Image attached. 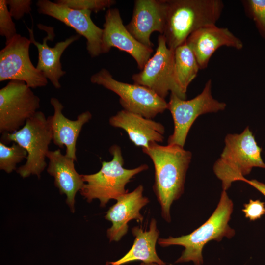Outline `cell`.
Masks as SVG:
<instances>
[{"label": "cell", "mask_w": 265, "mask_h": 265, "mask_svg": "<svg viewBox=\"0 0 265 265\" xmlns=\"http://www.w3.org/2000/svg\"><path fill=\"white\" fill-rule=\"evenodd\" d=\"M142 151L150 158L154 166L153 188L161 207V216L170 222L171 206L184 193L192 153L177 145H161L157 142L151 143Z\"/></svg>", "instance_id": "obj_1"}, {"label": "cell", "mask_w": 265, "mask_h": 265, "mask_svg": "<svg viewBox=\"0 0 265 265\" xmlns=\"http://www.w3.org/2000/svg\"><path fill=\"white\" fill-rule=\"evenodd\" d=\"M167 5L163 35L174 50L197 30L216 25L224 7L221 0H167Z\"/></svg>", "instance_id": "obj_2"}, {"label": "cell", "mask_w": 265, "mask_h": 265, "mask_svg": "<svg viewBox=\"0 0 265 265\" xmlns=\"http://www.w3.org/2000/svg\"><path fill=\"white\" fill-rule=\"evenodd\" d=\"M233 210V203L227 192L223 190L218 205L210 217L190 234L179 237L159 238L158 243L161 247L180 245L185 249L176 263L192 261L194 265L203 263L202 252L210 241H220L224 237L231 238L235 231L229 225Z\"/></svg>", "instance_id": "obj_3"}, {"label": "cell", "mask_w": 265, "mask_h": 265, "mask_svg": "<svg viewBox=\"0 0 265 265\" xmlns=\"http://www.w3.org/2000/svg\"><path fill=\"white\" fill-rule=\"evenodd\" d=\"M262 150L248 127L239 134L226 135L225 147L213 167L221 181L223 190L228 189L233 182L245 178L253 168L265 169Z\"/></svg>", "instance_id": "obj_4"}, {"label": "cell", "mask_w": 265, "mask_h": 265, "mask_svg": "<svg viewBox=\"0 0 265 265\" xmlns=\"http://www.w3.org/2000/svg\"><path fill=\"white\" fill-rule=\"evenodd\" d=\"M109 151L112 156V159L103 161L98 172L81 175L84 185L80 191V194L88 203L98 199L102 208L110 200H117L128 192L125 189L126 185L136 175L148 169L146 164L133 169H126L123 167L124 161L121 148L115 144Z\"/></svg>", "instance_id": "obj_5"}, {"label": "cell", "mask_w": 265, "mask_h": 265, "mask_svg": "<svg viewBox=\"0 0 265 265\" xmlns=\"http://www.w3.org/2000/svg\"><path fill=\"white\" fill-rule=\"evenodd\" d=\"M53 141L51 126L44 113L38 111L19 130L2 135L3 143L13 142L23 147L27 153L26 163L16 170L23 178L32 175L40 178L47 166L46 159L49 146Z\"/></svg>", "instance_id": "obj_6"}, {"label": "cell", "mask_w": 265, "mask_h": 265, "mask_svg": "<svg viewBox=\"0 0 265 265\" xmlns=\"http://www.w3.org/2000/svg\"><path fill=\"white\" fill-rule=\"evenodd\" d=\"M90 81L118 95L121 106L127 111L152 119L167 109V102L152 90L135 83L116 80L106 69L93 74Z\"/></svg>", "instance_id": "obj_7"}, {"label": "cell", "mask_w": 265, "mask_h": 265, "mask_svg": "<svg viewBox=\"0 0 265 265\" xmlns=\"http://www.w3.org/2000/svg\"><path fill=\"white\" fill-rule=\"evenodd\" d=\"M212 81L208 80L200 94L194 98L183 100L171 93L167 102V109L172 116L174 131L169 136L168 144L184 147L189 131L199 116L223 110L226 106L224 102L213 98L212 94Z\"/></svg>", "instance_id": "obj_8"}, {"label": "cell", "mask_w": 265, "mask_h": 265, "mask_svg": "<svg viewBox=\"0 0 265 265\" xmlns=\"http://www.w3.org/2000/svg\"><path fill=\"white\" fill-rule=\"evenodd\" d=\"M132 79L134 83L152 90L164 99L170 92L180 99L186 100V95L182 92L176 79L174 50L168 48L163 35L158 37L155 53Z\"/></svg>", "instance_id": "obj_9"}, {"label": "cell", "mask_w": 265, "mask_h": 265, "mask_svg": "<svg viewBox=\"0 0 265 265\" xmlns=\"http://www.w3.org/2000/svg\"><path fill=\"white\" fill-rule=\"evenodd\" d=\"M40 101L25 82L9 81L0 89V133L21 129L38 111Z\"/></svg>", "instance_id": "obj_10"}, {"label": "cell", "mask_w": 265, "mask_h": 265, "mask_svg": "<svg viewBox=\"0 0 265 265\" xmlns=\"http://www.w3.org/2000/svg\"><path fill=\"white\" fill-rule=\"evenodd\" d=\"M29 39L17 34L0 51V81L19 80L31 88L47 85L48 79L32 64Z\"/></svg>", "instance_id": "obj_11"}, {"label": "cell", "mask_w": 265, "mask_h": 265, "mask_svg": "<svg viewBox=\"0 0 265 265\" xmlns=\"http://www.w3.org/2000/svg\"><path fill=\"white\" fill-rule=\"evenodd\" d=\"M40 14L54 18L73 28L86 40V49L91 57L102 54L103 29L91 18V11L70 8L49 0H39L36 3Z\"/></svg>", "instance_id": "obj_12"}, {"label": "cell", "mask_w": 265, "mask_h": 265, "mask_svg": "<svg viewBox=\"0 0 265 265\" xmlns=\"http://www.w3.org/2000/svg\"><path fill=\"white\" fill-rule=\"evenodd\" d=\"M102 40V53H108L115 47L130 54L141 70L151 57L153 48L138 41L123 25L119 10L109 8L105 15Z\"/></svg>", "instance_id": "obj_13"}, {"label": "cell", "mask_w": 265, "mask_h": 265, "mask_svg": "<svg viewBox=\"0 0 265 265\" xmlns=\"http://www.w3.org/2000/svg\"><path fill=\"white\" fill-rule=\"evenodd\" d=\"M167 6V0H135L132 19L126 27L140 43L153 48L151 35L155 31L163 34Z\"/></svg>", "instance_id": "obj_14"}, {"label": "cell", "mask_w": 265, "mask_h": 265, "mask_svg": "<svg viewBox=\"0 0 265 265\" xmlns=\"http://www.w3.org/2000/svg\"><path fill=\"white\" fill-rule=\"evenodd\" d=\"M144 187L138 186L131 192L120 196L117 202L107 211L105 218L112 223L107 230V237L109 242H118L127 233L128 223L135 220L142 223L144 217L140 210L149 203V199L143 195Z\"/></svg>", "instance_id": "obj_15"}, {"label": "cell", "mask_w": 265, "mask_h": 265, "mask_svg": "<svg viewBox=\"0 0 265 265\" xmlns=\"http://www.w3.org/2000/svg\"><path fill=\"white\" fill-rule=\"evenodd\" d=\"M186 43L193 52L200 69H206L214 52L226 46L238 50L243 47L242 41L228 28L214 25L202 27L190 34Z\"/></svg>", "instance_id": "obj_16"}, {"label": "cell", "mask_w": 265, "mask_h": 265, "mask_svg": "<svg viewBox=\"0 0 265 265\" xmlns=\"http://www.w3.org/2000/svg\"><path fill=\"white\" fill-rule=\"evenodd\" d=\"M38 26L47 33V35L43 38L42 43L35 40L33 30L27 27L29 39L38 50V61L36 67L50 80L56 89H59L61 87L59 80L66 74V72L62 68L61 56L68 47L80 38V35H72L64 41L57 42L53 47H50L47 44V41L53 40L55 37L53 28L41 24L38 25Z\"/></svg>", "instance_id": "obj_17"}, {"label": "cell", "mask_w": 265, "mask_h": 265, "mask_svg": "<svg viewBox=\"0 0 265 265\" xmlns=\"http://www.w3.org/2000/svg\"><path fill=\"white\" fill-rule=\"evenodd\" d=\"M50 103L54 109L53 114L48 117L52 131L53 142L61 149L65 147V155L76 161L78 138L84 125L91 119L92 114L86 111L79 115L76 120H71L63 115L64 106L58 99L51 98Z\"/></svg>", "instance_id": "obj_18"}, {"label": "cell", "mask_w": 265, "mask_h": 265, "mask_svg": "<svg viewBox=\"0 0 265 265\" xmlns=\"http://www.w3.org/2000/svg\"><path fill=\"white\" fill-rule=\"evenodd\" d=\"M109 123L113 127L123 129L130 140L142 148H148L151 143L164 140L165 128L162 124L124 109L112 116Z\"/></svg>", "instance_id": "obj_19"}, {"label": "cell", "mask_w": 265, "mask_h": 265, "mask_svg": "<svg viewBox=\"0 0 265 265\" xmlns=\"http://www.w3.org/2000/svg\"><path fill=\"white\" fill-rule=\"evenodd\" d=\"M47 158L48 173L54 178V185L60 194L66 196V203L71 212H74L75 196L84 185L81 175L75 169V161L63 154L59 149L49 150Z\"/></svg>", "instance_id": "obj_20"}, {"label": "cell", "mask_w": 265, "mask_h": 265, "mask_svg": "<svg viewBox=\"0 0 265 265\" xmlns=\"http://www.w3.org/2000/svg\"><path fill=\"white\" fill-rule=\"evenodd\" d=\"M132 233L135 239L129 251L117 261L107 262L106 265H123L135 261L166 265L156 251L159 231L155 219H151L149 230H143L141 227L137 226L132 228Z\"/></svg>", "instance_id": "obj_21"}, {"label": "cell", "mask_w": 265, "mask_h": 265, "mask_svg": "<svg viewBox=\"0 0 265 265\" xmlns=\"http://www.w3.org/2000/svg\"><path fill=\"white\" fill-rule=\"evenodd\" d=\"M200 68L193 52L186 42L174 50L176 79L182 92L186 95L190 83L196 77Z\"/></svg>", "instance_id": "obj_22"}, {"label": "cell", "mask_w": 265, "mask_h": 265, "mask_svg": "<svg viewBox=\"0 0 265 265\" xmlns=\"http://www.w3.org/2000/svg\"><path fill=\"white\" fill-rule=\"evenodd\" d=\"M27 153L18 144L14 142L8 146L0 142V169L7 173L17 170L16 165L24 159H26Z\"/></svg>", "instance_id": "obj_23"}, {"label": "cell", "mask_w": 265, "mask_h": 265, "mask_svg": "<svg viewBox=\"0 0 265 265\" xmlns=\"http://www.w3.org/2000/svg\"><path fill=\"white\" fill-rule=\"evenodd\" d=\"M241 1L246 16L254 22L260 35L265 40V0Z\"/></svg>", "instance_id": "obj_24"}, {"label": "cell", "mask_w": 265, "mask_h": 265, "mask_svg": "<svg viewBox=\"0 0 265 265\" xmlns=\"http://www.w3.org/2000/svg\"><path fill=\"white\" fill-rule=\"evenodd\" d=\"M54 2L72 9L95 13L110 8L116 3L113 0H58Z\"/></svg>", "instance_id": "obj_25"}, {"label": "cell", "mask_w": 265, "mask_h": 265, "mask_svg": "<svg viewBox=\"0 0 265 265\" xmlns=\"http://www.w3.org/2000/svg\"><path fill=\"white\" fill-rule=\"evenodd\" d=\"M9 12L6 0H0V35L5 37V43L10 41L18 33L15 24Z\"/></svg>", "instance_id": "obj_26"}, {"label": "cell", "mask_w": 265, "mask_h": 265, "mask_svg": "<svg viewBox=\"0 0 265 265\" xmlns=\"http://www.w3.org/2000/svg\"><path fill=\"white\" fill-rule=\"evenodd\" d=\"M6 3L11 16L15 20L21 19L31 10L30 0H6Z\"/></svg>", "instance_id": "obj_27"}, {"label": "cell", "mask_w": 265, "mask_h": 265, "mask_svg": "<svg viewBox=\"0 0 265 265\" xmlns=\"http://www.w3.org/2000/svg\"><path fill=\"white\" fill-rule=\"evenodd\" d=\"M243 207L242 211L245 217L251 221L259 219L265 214V203L259 199H250L248 203L243 205Z\"/></svg>", "instance_id": "obj_28"}, {"label": "cell", "mask_w": 265, "mask_h": 265, "mask_svg": "<svg viewBox=\"0 0 265 265\" xmlns=\"http://www.w3.org/2000/svg\"><path fill=\"white\" fill-rule=\"evenodd\" d=\"M240 181L246 182L249 184L265 196V184L260 182L255 179L248 180L245 178L241 179Z\"/></svg>", "instance_id": "obj_29"}, {"label": "cell", "mask_w": 265, "mask_h": 265, "mask_svg": "<svg viewBox=\"0 0 265 265\" xmlns=\"http://www.w3.org/2000/svg\"><path fill=\"white\" fill-rule=\"evenodd\" d=\"M139 265H160L155 263H144L141 262Z\"/></svg>", "instance_id": "obj_30"}]
</instances>
